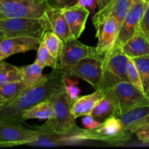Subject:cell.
Instances as JSON below:
<instances>
[{
  "mask_svg": "<svg viewBox=\"0 0 149 149\" xmlns=\"http://www.w3.org/2000/svg\"><path fill=\"white\" fill-rule=\"evenodd\" d=\"M65 73L59 66L52 69L47 78L39 85L26 91L0 109V119L22 123L23 113L35 105L51 98L64 89Z\"/></svg>",
  "mask_w": 149,
  "mask_h": 149,
  "instance_id": "1",
  "label": "cell"
},
{
  "mask_svg": "<svg viewBox=\"0 0 149 149\" xmlns=\"http://www.w3.org/2000/svg\"><path fill=\"white\" fill-rule=\"evenodd\" d=\"M74 101L68 97L65 89L52 97L54 114L47 122L35 130L42 135L71 136L83 130L77 126L71 108Z\"/></svg>",
  "mask_w": 149,
  "mask_h": 149,
  "instance_id": "2",
  "label": "cell"
},
{
  "mask_svg": "<svg viewBox=\"0 0 149 149\" xmlns=\"http://www.w3.org/2000/svg\"><path fill=\"white\" fill-rule=\"evenodd\" d=\"M132 135V132L124 128L119 118L113 116L103 121L97 127L92 130L83 129L79 133L70 137L75 143L84 141H97L118 146L125 145L131 139Z\"/></svg>",
  "mask_w": 149,
  "mask_h": 149,
  "instance_id": "3",
  "label": "cell"
},
{
  "mask_svg": "<svg viewBox=\"0 0 149 149\" xmlns=\"http://www.w3.org/2000/svg\"><path fill=\"white\" fill-rule=\"evenodd\" d=\"M127 55L122 48L113 45L103 55V74L98 89L102 91L122 81H128Z\"/></svg>",
  "mask_w": 149,
  "mask_h": 149,
  "instance_id": "4",
  "label": "cell"
},
{
  "mask_svg": "<svg viewBox=\"0 0 149 149\" xmlns=\"http://www.w3.org/2000/svg\"><path fill=\"white\" fill-rule=\"evenodd\" d=\"M114 103L116 117L141 105L149 104V97L128 81H122L103 91Z\"/></svg>",
  "mask_w": 149,
  "mask_h": 149,
  "instance_id": "5",
  "label": "cell"
},
{
  "mask_svg": "<svg viewBox=\"0 0 149 149\" xmlns=\"http://www.w3.org/2000/svg\"><path fill=\"white\" fill-rule=\"evenodd\" d=\"M0 29L7 38L15 36H31L42 40L49 30L46 19L29 17H10L0 20Z\"/></svg>",
  "mask_w": 149,
  "mask_h": 149,
  "instance_id": "6",
  "label": "cell"
},
{
  "mask_svg": "<svg viewBox=\"0 0 149 149\" xmlns=\"http://www.w3.org/2000/svg\"><path fill=\"white\" fill-rule=\"evenodd\" d=\"M47 0H0V13L4 18H43L49 7Z\"/></svg>",
  "mask_w": 149,
  "mask_h": 149,
  "instance_id": "7",
  "label": "cell"
},
{
  "mask_svg": "<svg viewBox=\"0 0 149 149\" xmlns=\"http://www.w3.org/2000/svg\"><path fill=\"white\" fill-rule=\"evenodd\" d=\"M39 135L36 130L26 127L22 123L0 119V146L29 145Z\"/></svg>",
  "mask_w": 149,
  "mask_h": 149,
  "instance_id": "8",
  "label": "cell"
},
{
  "mask_svg": "<svg viewBox=\"0 0 149 149\" xmlns=\"http://www.w3.org/2000/svg\"><path fill=\"white\" fill-rule=\"evenodd\" d=\"M103 55H94L84 58L63 70L64 73L66 77L82 79L93 87L98 89L103 74Z\"/></svg>",
  "mask_w": 149,
  "mask_h": 149,
  "instance_id": "9",
  "label": "cell"
},
{
  "mask_svg": "<svg viewBox=\"0 0 149 149\" xmlns=\"http://www.w3.org/2000/svg\"><path fill=\"white\" fill-rule=\"evenodd\" d=\"M149 2L145 0H133L130 9L119 29V34L114 46L122 47L135 34L139 24L148 7Z\"/></svg>",
  "mask_w": 149,
  "mask_h": 149,
  "instance_id": "10",
  "label": "cell"
},
{
  "mask_svg": "<svg viewBox=\"0 0 149 149\" xmlns=\"http://www.w3.org/2000/svg\"><path fill=\"white\" fill-rule=\"evenodd\" d=\"M94 55H97L95 47L87 46L77 38H73L64 42L59 58V67L65 70L81 60Z\"/></svg>",
  "mask_w": 149,
  "mask_h": 149,
  "instance_id": "11",
  "label": "cell"
},
{
  "mask_svg": "<svg viewBox=\"0 0 149 149\" xmlns=\"http://www.w3.org/2000/svg\"><path fill=\"white\" fill-rule=\"evenodd\" d=\"M121 25L116 18L109 17L95 28L97 43L95 50L97 55H103L114 45Z\"/></svg>",
  "mask_w": 149,
  "mask_h": 149,
  "instance_id": "12",
  "label": "cell"
},
{
  "mask_svg": "<svg viewBox=\"0 0 149 149\" xmlns=\"http://www.w3.org/2000/svg\"><path fill=\"white\" fill-rule=\"evenodd\" d=\"M41 40L31 36H15L0 41V51L4 59L11 55L31 50H37Z\"/></svg>",
  "mask_w": 149,
  "mask_h": 149,
  "instance_id": "13",
  "label": "cell"
},
{
  "mask_svg": "<svg viewBox=\"0 0 149 149\" xmlns=\"http://www.w3.org/2000/svg\"><path fill=\"white\" fill-rule=\"evenodd\" d=\"M133 0H111L106 7L99 10L93 17V23L95 29L102 23L105 19L113 17L122 25L126 17Z\"/></svg>",
  "mask_w": 149,
  "mask_h": 149,
  "instance_id": "14",
  "label": "cell"
},
{
  "mask_svg": "<svg viewBox=\"0 0 149 149\" xmlns=\"http://www.w3.org/2000/svg\"><path fill=\"white\" fill-rule=\"evenodd\" d=\"M61 10L71 33L74 38L78 39L85 29L90 11L78 3L71 7L61 9Z\"/></svg>",
  "mask_w": 149,
  "mask_h": 149,
  "instance_id": "15",
  "label": "cell"
},
{
  "mask_svg": "<svg viewBox=\"0 0 149 149\" xmlns=\"http://www.w3.org/2000/svg\"><path fill=\"white\" fill-rule=\"evenodd\" d=\"M119 119L126 130L135 134L140 128L149 123V104L132 108L121 115Z\"/></svg>",
  "mask_w": 149,
  "mask_h": 149,
  "instance_id": "16",
  "label": "cell"
},
{
  "mask_svg": "<svg viewBox=\"0 0 149 149\" xmlns=\"http://www.w3.org/2000/svg\"><path fill=\"white\" fill-rule=\"evenodd\" d=\"M45 17L48 23L49 30L56 33L64 42L74 38L61 9L49 7Z\"/></svg>",
  "mask_w": 149,
  "mask_h": 149,
  "instance_id": "17",
  "label": "cell"
},
{
  "mask_svg": "<svg viewBox=\"0 0 149 149\" xmlns=\"http://www.w3.org/2000/svg\"><path fill=\"white\" fill-rule=\"evenodd\" d=\"M103 91L100 89H96L93 93L87 95L79 97L73 103L71 111L76 119L82 116L90 114L91 111L97 102L103 97Z\"/></svg>",
  "mask_w": 149,
  "mask_h": 149,
  "instance_id": "18",
  "label": "cell"
},
{
  "mask_svg": "<svg viewBox=\"0 0 149 149\" xmlns=\"http://www.w3.org/2000/svg\"><path fill=\"white\" fill-rule=\"evenodd\" d=\"M121 48L128 58L149 55V42L139 29Z\"/></svg>",
  "mask_w": 149,
  "mask_h": 149,
  "instance_id": "19",
  "label": "cell"
},
{
  "mask_svg": "<svg viewBox=\"0 0 149 149\" xmlns=\"http://www.w3.org/2000/svg\"><path fill=\"white\" fill-rule=\"evenodd\" d=\"M43 68L36 62L21 67L22 81L30 88L44 82L47 78V75L42 74Z\"/></svg>",
  "mask_w": 149,
  "mask_h": 149,
  "instance_id": "20",
  "label": "cell"
},
{
  "mask_svg": "<svg viewBox=\"0 0 149 149\" xmlns=\"http://www.w3.org/2000/svg\"><path fill=\"white\" fill-rule=\"evenodd\" d=\"M23 81L0 85V109L29 89Z\"/></svg>",
  "mask_w": 149,
  "mask_h": 149,
  "instance_id": "21",
  "label": "cell"
},
{
  "mask_svg": "<svg viewBox=\"0 0 149 149\" xmlns=\"http://www.w3.org/2000/svg\"><path fill=\"white\" fill-rule=\"evenodd\" d=\"M52 97L26 110L23 113V120L26 121L30 119H48L52 117L54 114Z\"/></svg>",
  "mask_w": 149,
  "mask_h": 149,
  "instance_id": "22",
  "label": "cell"
},
{
  "mask_svg": "<svg viewBox=\"0 0 149 149\" xmlns=\"http://www.w3.org/2000/svg\"><path fill=\"white\" fill-rule=\"evenodd\" d=\"M116 114L114 103L111 97L106 94H104L103 97L97 102L90 113V115L102 122L111 116H116Z\"/></svg>",
  "mask_w": 149,
  "mask_h": 149,
  "instance_id": "23",
  "label": "cell"
},
{
  "mask_svg": "<svg viewBox=\"0 0 149 149\" xmlns=\"http://www.w3.org/2000/svg\"><path fill=\"white\" fill-rule=\"evenodd\" d=\"M74 143L70 136L65 135H42L40 134L39 138L29 144V146L41 147H55L60 146L68 145Z\"/></svg>",
  "mask_w": 149,
  "mask_h": 149,
  "instance_id": "24",
  "label": "cell"
},
{
  "mask_svg": "<svg viewBox=\"0 0 149 149\" xmlns=\"http://www.w3.org/2000/svg\"><path fill=\"white\" fill-rule=\"evenodd\" d=\"M22 81L21 67L0 61V85Z\"/></svg>",
  "mask_w": 149,
  "mask_h": 149,
  "instance_id": "25",
  "label": "cell"
},
{
  "mask_svg": "<svg viewBox=\"0 0 149 149\" xmlns=\"http://www.w3.org/2000/svg\"><path fill=\"white\" fill-rule=\"evenodd\" d=\"M136 66L139 74L141 82L143 87L144 93L148 97L149 95V55L146 56L130 58Z\"/></svg>",
  "mask_w": 149,
  "mask_h": 149,
  "instance_id": "26",
  "label": "cell"
},
{
  "mask_svg": "<svg viewBox=\"0 0 149 149\" xmlns=\"http://www.w3.org/2000/svg\"><path fill=\"white\" fill-rule=\"evenodd\" d=\"M42 41L46 45L48 50L56 59L59 60L63 48L64 42L51 30L47 31L44 34Z\"/></svg>",
  "mask_w": 149,
  "mask_h": 149,
  "instance_id": "27",
  "label": "cell"
},
{
  "mask_svg": "<svg viewBox=\"0 0 149 149\" xmlns=\"http://www.w3.org/2000/svg\"><path fill=\"white\" fill-rule=\"evenodd\" d=\"M35 62L40 65L42 68L51 67L54 69L59 66V60L52 56V54L48 50L46 45L42 40L37 49V56Z\"/></svg>",
  "mask_w": 149,
  "mask_h": 149,
  "instance_id": "28",
  "label": "cell"
},
{
  "mask_svg": "<svg viewBox=\"0 0 149 149\" xmlns=\"http://www.w3.org/2000/svg\"><path fill=\"white\" fill-rule=\"evenodd\" d=\"M127 74L128 81L131 84H133L135 87H136L138 90L144 93L143 87V84L141 82L138 70H137V68L135 66V63H133V61L130 58L129 60H128L127 67Z\"/></svg>",
  "mask_w": 149,
  "mask_h": 149,
  "instance_id": "29",
  "label": "cell"
},
{
  "mask_svg": "<svg viewBox=\"0 0 149 149\" xmlns=\"http://www.w3.org/2000/svg\"><path fill=\"white\" fill-rule=\"evenodd\" d=\"M78 84L79 81L71 79V77H65L64 89L68 97L74 102L79 97V94L81 93V90L78 87Z\"/></svg>",
  "mask_w": 149,
  "mask_h": 149,
  "instance_id": "30",
  "label": "cell"
},
{
  "mask_svg": "<svg viewBox=\"0 0 149 149\" xmlns=\"http://www.w3.org/2000/svg\"><path fill=\"white\" fill-rule=\"evenodd\" d=\"M49 7L58 9H64L71 7L78 3V0H47Z\"/></svg>",
  "mask_w": 149,
  "mask_h": 149,
  "instance_id": "31",
  "label": "cell"
},
{
  "mask_svg": "<svg viewBox=\"0 0 149 149\" xmlns=\"http://www.w3.org/2000/svg\"><path fill=\"white\" fill-rule=\"evenodd\" d=\"M101 123L102 122L99 121L98 119H97L90 114L84 116V118L81 121V124H82L83 127H84V129L87 130H92L97 127L101 125Z\"/></svg>",
  "mask_w": 149,
  "mask_h": 149,
  "instance_id": "32",
  "label": "cell"
},
{
  "mask_svg": "<svg viewBox=\"0 0 149 149\" xmlns=\"http://www.w3.org/2000/svg\"><path fill=\"white\" fill-rule=\"evenodd\" d=\"M139 29L149 42V5L140 22Z\"/></svg>",
  "mask_w": 149,
  "mask_h": 149,
  "instance_id": "33",
  "label": "cell"
},
{
  "mask_svg": "<svg viewBox=\"0 0 149 149\" xmlns=\"http://www.w3.org/2000/svg\"><path fill=\"white\" fill-rule=\"evenodd\" d=\"M135 135L143 143H149V123L140 128L135 132Z\"/></svg>",
  "mask_w": 149,
  "mask_h": 149,
  "instance_id": "34",
  "label": "cell"
},
{
  "mask_svg": "<svg viewBox=\"0 0 149 149\" xmlns=\"http://www.w3.org/2000/svg\"><path fill=\"white\" fill-rule=\"evenodd\" d=\"M78 4L88 9L90 13H93L96 9L98 8L97 0H78Z\"/></svg>",
  "mask_w": 149,
  "mask_h": 149,
  "instance_id": "35",
  "label": "cell"
},
{
  "mask_svg": "<svg viewBox=\"0 0 149 149\" xmlns=\"http://www.w3.org/2000/svg\"><path fill=\"white\" fill-rule=\"evenodd\" d=\"M111 1V0H97V2H98V11L103 10Z\"/></svg>",
  "mask_w": 149,
  "mask_h": 149,
  "instance_id": "36",
  "label": "cell"
},
{
  "mask_svg": "<svg viewBox=\"0 0 149 149\" xmlns=\"http://www.w3.org/2000/svg\"><path fill=\"white\" fill-rule=\"evenodd\" d=\"M5 38H7L6 34L4 33V32L2 30H1V29H0V41L2 40V39H5Z\"/></svg>",
  "mask_w": 149,
  "mask_h": 149,
  "instance_id": "37",
  "label": "cell"
},
{
  "mask_svg": "<svg viewBox=\"0 0 149 149\" xmlns=\"http://www.w3.org/2000/svg\"><path fill=\"white\" fill-rule=\"evenodd\" d=\"M3 60H4V56H3L2 53L1 52V51H0V61H2Z\"/></svg>",
  "mask_w": 149,
  "mask_h": 149,
  "instance_id": "38",
  "label": "cell"
},
{
  "mask_svg": "<svg viewBox=\"0 0 149 149\" xmlns=\"http://www.w3.org/2000/svg\"><path fill=\"white\" fill-rule=\"evenodd\" d=\"M1 19H4V17H3V15H1V13H0V20H1Z\"/></svg>",
  "mask_w": 149,
  "mask_h": 149,
  "instance_id": "39",
  "label": "cell"
},
{
  "mask_svg": "<svg viewBox=\"0 0 149 149\" xmlns=\"http://www.w3.org/2000/svg\"><path fill=\"white\" fill-rule=\"evenodd\" d=\"M145 1H148V2H149V0H145Z\"/></svg>",
  "mask_w": 149,
  "mask_h": 149,
  "instance_id": "40",
  "label": "cell"
},
{
  "mask_svg": "<svg viewBox=\"0 0 149 149\" xmlns=\"http://www.w3.org/2000/svg\"><path fill=\"white\" fill-rule=\"evenodd\" d=\"M148 97H149V95H148Z\"/></svg>",
  "mask_w": 149,
  "mask_h": 149,
  "instance_id": "41",
  "label": "cell"
}]
</instances>
